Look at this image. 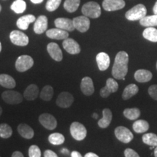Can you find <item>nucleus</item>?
I'll use <instances>...</instances> for the list:
<instances>
[{"label":"nucleus","instance_id":"13","mask_svg":"<svg viewBox=\"0 0 157 157\" xmlns=\"http://www.w3.org/2000/svg\"><path fill=\"white\" fill-rule=\"evenodd\" d=\"M102 5L105 11H116L124 8L125 2L124 0H103Z\"/></svg>","mask_w":157,"mask_h":157},{"label":"nucleus","instance_id":"7","mask_svg":"<svg viewBox=\"0 0 157 157\" xmlns=\"http://www.w3.org/2000/svg\"><path fill=\"white\" fill-rule=\"evenodd\" d=\"M114 133L118 140L124 143H129L133 140L134 137L132 132L127 127L123 126L117 127L115 129Z\"/></svg>","mask_w":157,"mask_h":157},{"label":"nucleus","instance_id":"18","mask_svg":"<svg viewBox=\"0 0 157 157\" xmlns=\"http://www.w3.org/2000/svg\"><path fill=\"white\" fill-rule=\"evenodd\" d=\"M46 35L49 38L52 39H58V40H60V39H65L68 38L69 36V34L67 31L63 30L61 29L56 28V29H51L49 30L46 31Z\"/></svg>","mask_w":157,"mask_h":157},{"label":"nucleus","instance_id":"5","mask_svg":"<svg viewBox=\"0 0 157 157\" xmlns=\"http://www.w3.org/2000/svg\"><path fill=\"white\" fill-rule=\"evenodd\" d=\"M34 66V60L31 56L23 55L17 58L15 62V68L17 71L25 72Z\"/></svg>","mask_w":157,"mask_h":157},{"label":"nucleus","instance_id":"37","mask_svg":"<svg viewBox=\"0 0 157 157\" xmlns=\"http://www.w3.org/2000/svg\"><path fill=\"white\" fill-rule=\"evenodd\" d=\"M61 1L62 0H48L46 3V6H45L47 10L49 12L56 10L61 3Z\"/></svg>","mask_w":157,"mask_h":157},{"label":"nucleus","instance_id":"31","mask_svg":"<svg viewBox=\"0 0 157 157\" xmlns=\"http://www.w3.org/2000/svg\"><path fill=\"white\" fill-rule=\"evenodd\" d=\"M54 94V90L50 85H46L42 88L40 93L41 99L44 101H50L52 100Z\"/></svg>","mask_w":157,"mask_h":157},{"label":"nucleus","instance_id":"10","mask_svg":"<svg viewBox=\"0 0 157 157\" xmlns=\"http://www.w3.org/2000/svg\"><path fill=\"white\" fill-rule=\"evenodd\" d=\"M74 25L75 29L79 32L84 33L89 30L90 26V21L89 17L82 15V16L76 17L73 19Z\"/></svg>","mask_w":157,"mask_h":157},{"label":"nucleus","instance_id":"24","mask_svg":"<svg viewBox=\"0 0 157 157\" xmlns=\"http://www.w3.org/2000/svg\"><path fill=\"white\" fill-rule=\"evenodd\" d=\"M17 132L21 137H24L26 139L33 138L34 135V132L33 129L26 124H21L17 127Z\"/></svg>","mask_w":157,"mask_h":157},{"label":"nucleus","instance_id":"51","mask_svg":"<svg viewBox=\"0 0 157 157\" xmlns=\"http://www.w3.org/2000/svg\"><path fill=\"white\" fill-rule=\"evenodd\" d=\"M154 156L157 157V147L155 148V150H154Z\"/></svg>","mask_w":157,"mask_h":157},{"label":"nucleus","instance_id":"2","mask_svg":"<svg viewBox=\"0 0 157 157\" xmlns=\"http://www.w3.org/2000/svg\"><path fill=\"white\" fill-rule=\"evenodd\" d=\"M146 13L147 10L145 5L142 4H138L129 10L125 14V17L128 21H140L143 17L146 16Z\"/></svg>","mask_w":157,"mask_h":157},{"label":"nucleus","instance_id":"25","mask_svg":"<svg viewBox=\"0 0 157 157\" xmlns=\"http://www.w3.org/2000/svg\"><path fill=\"white\" fill-rule=\"evenodd\" d=\"M0 85L7 89H13L16 86V82L11 76L3 74H0Z\"/></svg>","mask_w":157,"mask_h":157},{"label":"nucleus","instance_id":"19","mask_svg":"<svg viewBox=\"0 0 157 157\" xmlns=\"http://www.w3.org/2000/svg\"><path fill=\"white\" fill-rule=\"evenodd\" d=\"M96 61L100 71H105L110 66L109 56L105 52H100L96 56Z\"/></svg>","mask_w":157,"mask_h":157},{"label":"nucleus","instance_id":"46","mask_svg":"<svg viewBox=\"0 0 157 157\" xmlns=\"http://www.w3.org/2000/svg\"><path fill=\"white\" fill-rule=\"evenodd\" d=\"M84 157H98V156L97 154H94V153L90 152V153H87V154H86L85 155H84Z\"/></svg>","mask_w":157,"mask_h":157},{"label":"nucleus","instance_id":"3","mask_svg":"<svg viewBox=\"0 0 157 157\" xmlns=\"http://www.w3.org/2000/svg\"><path fill=\"white\" fill-rule=\"evenodd\" d=\"M82 13L90 18H98L101 15V8L95 2H88L82 6Z\"/></svg>","mask_w":157,"mask_h":157},{"label":"nucleus","instance_id":"41","mask_svg":"<svg viewBox=\"0 0 157 157\" xmlns=\"http://www.w3.org/2000/svg\"><path fill=\"white\" fill-rule=\"evenodd\" d=\"M124 154L126 157H139V154L132 148H127Z\"/></svg>","mask_w":157,"mask_h":157},{"label":"nucleus","instance_id":"29","mask_svg":"<svg viewBox=\"0 0 157 157\" xmlns=\"http://www.w3.org/2000/svg\"><path fill=\"white\" fill-rule=\"evenodd\" d=\"M140 24L145 27L157 26V15L145 16L140 20Z\"/></svg>","mask_w":157,"mask_h":157},{"label":"nucleus","instance_id":"8","mask_svg":"<svg viewBox=\"0 0 157 157\" xmlns=\"http://www.w3.org/2000/svg\"><path fill=\"white\" fill-rule=\"evenodd\" d=\"M2 98L5 103L8 104H19L23 101V96L18 92L7 90L2 94Z\"/></svg>","mask_w":157,"mask_h":157},{"label":"nucleus","instance_id":"32","mask_svg":"<svg viewBox=\"0 0 157 157\" xmlns=\"http://www.w3.org/2000/svg\"><path fill=\"white\" fill-rule=\"evenodd\" d=\"M80 0H66L63 4L64 9L68 13H74L79 7Z\"/></svg>","mask_w":157,"mask_h":157},{"label":"nucleus","instance_id":"43","mask_svg":"<svg viewBox=\"0 0 157 157\" xmlns=\"http://www.w3.org/2000/svg\"><path fill=\"white\" fill-rule=\"evenodd\" d=\"M44 157H57V155L54 151H52V150H46L44 153Z\"/></svg>","mask_w":157,"mask_h":157},{"label":"nucleus","instance_id":"16","mask_svg":"<svg viewBox=\"0 0 157 157\" xmlns=\"http://www.w3.org/2000/svg\"><path fill=\"white\" fill-rule=\"evenodd\" d=\"M55 25L57 28L61 29L67 31H73L75 29L74 25L73 20L65 17H58L55 20Z\"/></svg>","mask_w":157,"mask_h":157},{"label":"nucleus","instance_id":"33","mask_svg":"<svg viewBox=\"0 0 157 157\" xmlns=\"http://www.w3.org/2000/svg\"><path fill=\"white\" fill-rule=\"evenodd\" d=\"M124 116L129 119V120H135L138 119L140 116V111L136 108H132V109H126L124 111Z\"/></svg>","mask_w":157,"mask_h":157},{"label":"nucleus","instance_id":"20","mask_svg":"<svg viewBox=\"0 0 157 157\" xmlns=\"http://www.w3.org/2000/svg\"><path fill=\"white\" fill-rule=\"evenodd\" d=\"M35 21H36V17H35L34 15L31 14L23 15V16L17 19L16 25L17 28L25 31L29 29V24L33 22H35Z\"/></svg>","mask_w":157,"mask_h":157},{"label":"nucleus","instance_id":"38","mask_svg":"<svg viewBox=\"0 0 157 157\" xmlns=\"http://www.w3.org/2000/svg\"><path fill=\"white\" fill-rule=\"evenodd\" d=\"M106 86L109 88L111 93H116L119 89V84H118L117 82L116 81L114 78H109L106 81Z\"/></svg>","mask_w":157,"mask_h":157},{"label":"nucleus","instance_id":"54","mask_svg":"<svg viewBox=\"0 0 157 157\" xmlns=\"http://www.w3.org/2000/svg\"><path fill=\"white\" fill-rule=\"evenodd\" d=\"M1 10H2V6L0 5V12H1Z\"/></svg>","mask_w":157,"mask_h":157},{"label":"nucleus","instance_id":"17","mask_svg":"<svg viewBox=\"0 0 157 157\" xmlns=\"http://www.w3.org/2000/svg\"><path fill=\"white\" fill-rule=\"evenodd\" d=\"M48 25V20L45 15H40L35 21L34 31L37 34H41L47 31Z\"/></svg>","mask_w":157,"mask_h":157},{"label":"nucleus","instance_id":"53","mask_svg":"<svg viewBox=\"0 0 157 157\" xmlns=\"http://www.w3.org/2000/svg\"><path fill=\"white\" fill-rule=\"evenodd\" d=\"M2 51V44H1V42H0V52H1Z\"/></svg>","mask_w":157,"mask_h":157},{"label":"nucleus","instance_id":"49","mask_svg":"<svg viewBox=\"0 0 157 157\" xmlns=\"http://www.w3.org/2000/svg\"><path fill=\"white\" fill-rule=\"evenodd\" d=\"M31 2L34 4H40L43 2V0H31Z\"/></svg>","mask_w":157,"mask_h":157},{"label":"nucleus","instance_id":"23","mask_svg":"<svg viewBox=\"0 0 157 157\" xmlns=\"http://www.w3.org/2000/svg\"><path fill=\"white\" fill-rule=\"evenodd\" d=\"M39 95V88L36 84H31L27 87L23 93L24 97L27 101H34L38 97Z\"/></svg>","mask_w":157,"mask_h":157},{"label":"nucleus","instance_id":"30","mask_svg":"<svg viewBox=\"0 0 157 157\" xmlns=\"http://www.w3.org/2000/svg\"><path fill=\"white\" fill-rule=\"evenodd\" d=\"M10 8L17 14H21L26 9V3L24 0H15L11 5Z\"/></svg>","mask_w":157,"mask_h":157},{"label":"nucleus","instance_id":"36","mask_svg":"<svg viewBox=\"0 0 157 157\" xmlns=\"http://www.w3.org/2000/svg\"><path fill=\"white\" fill-rule=\"evenodd\" d=\"M13 135V129L7 124H0V137L2 138H9Z\"/></svg>","mask_w":157,"mask_h":157},{"label":"nucleus","instance_id":"6","mask_svg":"<svg viewBox=\"0 0 157 157\" xmlns=\"http://www.w3.org/2000/svg\"><path fill=\"white\" fill-rule=\"evenodd\" d=\"M10 39L13 44L17 46H26L29 42V37L21 31L14 30L10 34Z\"/></svg>","mask_w":157,"mask_h":157},{"label":"nucleus","instance_id":"45","mask_svg":"<svg viewBox=\"0 0 157 157\" xmlns=\"http://www.w3.org/2000/svg\"><path fill=\"white\" fill-rule=\"evenodd\" d=\"M71 157H82V156L79 152L76 151H74L71 154Z\"/></svg>","mask_w":157,"mask_h":157},{"label":"nucleus","instance_id":"52","mask_svg":"<svg viewBox=\"0 0 157 157\" xmlns=\"http://www.w3.org/2000/svg\"><path fill=\"white\" fill-rule=\"evenodd\" d=\"M2 107L0 106V116L2 115Z\"/></svg>","mask_w":157,"mask_h":157},{"label":"nucleus","instance_id":"55","mask_svg":"<svg viewBox=\"0 0 157 157\" xmlns=\"http://www.w3.org/2000/svg\"><path fill=\"white\" fill-rule=\"evenodd\" d=\"M156 69H157V63H156Z\"/></svg>","mask_w":157,"mask_h":157},{"label":"nucleus","instance_id":"35","mask_svg":"<svg viewBox=\"0 0 157 157\" xmlns=\"http://www.w3.org/2000/svg\"><path fill=\"white\" fill-rule=\"evenodd\" d=\"M48 140L51 144L58 146V145H61L64 143L65 137L60 133L55 132L49 135Z\"/></svg>","mask_w":157,"mask_h":157},{"label":"nucleus","instance_id":"47","mask_svg":"<svg viewBox=\"0 0 157 157\" xmlns=\"http://www.w3.org/2000/svg\"><path fill=\"white\" fill-rule=\"evenodd\" d=\"M60 153L64 155H68V154H69V151H68L66 148H63L60 150Z\"/></svg>","mask_w":157,"mask_h":157},{"label":"nucleus","instance_id":"14","mask_svg":"<svg viewBox=\"0 0 157 157\" xmlns=\"http://www.w3.org/2000/svg\"><path fill=\"white\" fill-rule=\"evenodd\" d=\"M47 50L51 58L56 61L60 62L63 59V52L59 45L55 42H50L48 44Z\"/></svg>","mask_w":157,"mask_h":157},{"label":"nucleus","instance_id":"48","mask_svg":"<svg viewBox=\"0 0 157 157\" xmlns=\"http://www.w3.org/2000/svg\"><path fill=\"white\" fill-rule=\"evenodd\" d=\"M153 12H154L155 15H157V1L155 3L154 7H153Z\"/></svg>","mask_w":157,"mask_h":157},{"label":"nucleus","instance_id":"22","mask_svg":"<svg viewBox=\"0 0 157 157\" xmlns=\"http://www.w3.org/2000/svg\"><path fill=\"white\" fill-rule=\"evenodd\" d=\"M112 120V112L109 109L103 110V118L98 121V124L101 128H106L110 125Z\"/></svg>","mask_w":157,"mask_h":157},{"label":"nucleus","instance_id":"1","mask_svg":"<svg viewBox=\"0 0 157 157\" xmlns=\"http://www.w3.org/2000/svg\"><path fill=\"white\" fill-rule=\"evenodd\" d=\"M129 56L125 51H120L116 56L112 68V76L117 79L125 80L128 72Z\"/></svg>","mask_w":157,"mask_h":157},{"label":"nucleus","instance_id":"11","mask_svg":"<svg viewBox=\"0 0 157 157\" xmlns=\"http://www.w3.org/2000/svg\"><path fill=\"white\" fill-rule=\"evenodd\" d=\"M74 96L68 92H63L58 95L56 100V104L59 107L66 109L70 107L74 102Z\"/></svg>","mask_w":157,"mask_h":157},{"label":"nucleus","instance_id":"4","mask_svg":"<svg viewBox=\"0 0 157 157\" xmlns=\"http://www.w3.org/2000/svg\"><path fill=\"white\" fill-rule=\"evenodd\" d=\"M70 132L71 136L77 141L83 140L87 136V129L82 124L77 121L71 124Z\"/></svg>","mask_w":157,"mask_h":157},{"label":"nucleus","instance_id":"28","mask_svg":"<svg viewBox=\"0 0 157 157\" xmlns=\"http://www.w3.org/2000/svg\"><path fill=\"white\" fill-rule=\"evenodd\" d=\"M143 36L150 42H157V29L154 27H147L143 31Z\"/></svg>","mask_w":157,"mask_h":157},{"label":"nucleus","instance_id":"39","mask_svg":"<svg viewBox=\"0 0 157 157\" xmlns=\"http://www.w3.org/2000/svg\"><path fill=\"white\" fill-rule=\"evenodd\" d=\"M42 156L40 148L36 145H32L29 149V156L30 157H40Z\"/></svg>","mask_w":157,"mask_h":157},{"label":"nucleus","instance_id":"42","mask_svg":"<svg viewBox=\"0 0 157 157\" xmlns=\"http://www.w3.org/2000/svg\"><path fill=\"white\" fill-rule=\"evenodd\" d=\"M111 92L110 91L109 89L107 87L106 85H105L104 87L102 88V89L101 90V91H100L101 96L102 98H104L109 97V96L111 95Z\"/></svg>","mask_w":157,"mask_h":157},{"label":"nucleus","instance_id":"50","mask_svg":"<svg viewBox=\"0 0 157 157\" xmlns=\"http://www.w3.org/2000/svg\"><path fill=\"white\" fill-rule=\"evenodd\" d=\"M93 117L94 118V119H98V115L97 113H94L93 114Z\"/></svg>","mask_w":157,"mask_h":157},{"label":"nucleus","instance_id":"27","mask_svg":"<svg viewBox=\"0 0 157 157\" xmlns=\"http://www.w3.org/2000/svg\"><path fill=\"white\" fill-rule=\"evenodd\" d=\"M133 130L137 133H143L146 132L149 129V124L146 121L140 120L135 121L132 124Z\"/></svg>","mask_w":157,"mask_h":157},{"label":"nucleus","instance_id":"9","mask_svg":"<svg viewBox=\"0 0 157 157\" xmlns=\"http://www.w3.org/2000/svg\"><path fill=\"white\" fill-rule=\"evenodd\" d=\"M39 121L43 127L50 130H53L54 129H56L58 124L56 118L50 113H44L39 116Z\"/></svg>","mask_w":157,"mask_h":157},{"label":"nucleus","instance_id":"44","mask_svg":"<svg viewBox=\"0 0 157 157\" xmlns=\"http://www.w3.org/2000/svg\"><path fill=\"white\" fill-rule=\"evenodd\" d=\"M12 156L13 157H23V154H22L21 152L20 151H15L13 153V154H12Z\"/></svg>","mask_w":157,"mask_h":157},{"label":"nucleus","instance_id":"34","mask_svg":"<svg viewBox=\"0 0 157 157\" xmlns=\"http://www.w3.org/2000/svg\"><path fill=\"white\" fill-rule=\"evenodd\" d=\"M143 142L150 146L157 147V135L154 133H146L143 136Z\"/></svg>","mask_w":157,"mask_h":157},{"label":"nucleus","instance_id":"40","mask_svg":"<svg viewBox=\"0 0 157 157\" xmlns=\"http://www.w3.org/2000/svg\"><path fill=\"white\" fill-rule=\"evenodd\" d=\"M148 94L155 101H157V84H153L148 88Z\"/></svg>","mask_w":157,"mask_h":157},{"label":"nucleus","instance_id":"15","mask_svg":"<svg viewBox=\"0 0 157 157\" xmlns=\"http://www.w3.org/2000/svg\"><path fill=\"white\" fill-rule=\"evenodd\" d=\"M80 88L82 93L87 96L92 95L95 92V87L93 79L89 76H85L82 79L81 84H80Z\"/></svg>","mask_w":157,"mask_h":157},{"label":"nucleus","instance_id":"12","mask_svg":"<svg viewBox=\"0 0 157 157\" xmlns=\"http://www.w3.org/2000/svg\"><path fill=\"white\" fill-rule=\"evenodd\" d=\"M63 47L64 50L71 55H76L81 52L79 44L73 39H65L63 42Z\"/></svg>","mask_w":157,"mask_h":157},{"label":"nucleus","instance_id":"26","mask_svg":"<svg viewBox=\"0 0 157 157\" xmlns=\"http://www.w3.org/2000/svg\"><path fill=\"white\" fill-rule=\"evenodd\" d=\"M139 89L138 87L135 84H130L127 85L124 90L122 93V98L124 100H129L133 96L136 95L138 93Z\"/></svg>","mask_w":157,"mask_h":157},{"label":"nucleus","instance_id":"21","mask_svg":"<svg viewBox=\"0 0 157 157\" xmlns=\"http://www.w3.org/2000/svg\"><path fill=\"white\" fill-rule=\"evenodd\" d=\"M134 77L137 82H140V83H145V82L150 81L153 77V75L151 72L148 70L139 69L135 71Z\"/></svg>","mask_w":157,"mask_h":157}]
</instances>
